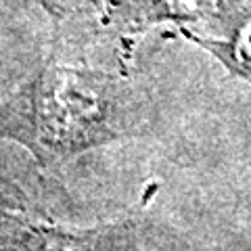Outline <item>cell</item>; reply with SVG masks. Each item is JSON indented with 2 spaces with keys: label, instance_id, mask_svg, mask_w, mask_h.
<instances>
[{
  "label": "cell",
  "instance_id": "obj_1",
  "mask_svg": "<svg viewBox=\"0 0 251 251\" xmlns=\"http://www.w3.org/2000/svg\"><path fill=\"white\" fill-rule=\"evenodd\" d=\"M97 99L80 80L61 75L46 86L42 113L46 124L61 134L75 132L97 117Z\"/></svg>",
  "mask_w": 251,
  "mask_h": 251
}]
</instances>
